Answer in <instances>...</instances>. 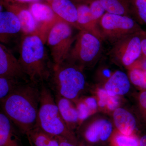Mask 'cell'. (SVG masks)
Masks as SVG:
<instances>
[{"instance_id": "obj_34", "label": "cell", "mask_w": 146, "mask_h": 146, "mask_svg": "<svg viewBox=\"0 0 146 146\" xmlns=\"http://www.w3.org/2000/svg\"><path fill=\"white\" fill-rule=\"evenodd\" d=\"M139 146H146V135L142 136L139 139Z\"/></svg>"}, {"instance_id": "obj_25", "label": "cell", "mask_w": 146, "mask_h": 146, "mask_svg": "<svg viewBox=\"0 0 146 146\" xmlns=\"http://www.w3.org/2000/svg\"><path fill=\"white\" fill-rule=\"evenodd\" d=\"M129 78L134 85L146 89V70L139 68H133L129 72Z\"/></svg>"}, {"instance_id": "obj_6", "label": "cell", "mask_w": 146, "mask_h": 146, "mask_svg": "<svg viewBox=\"0 0 146 146\" xmlns=\"http://www.w3.org/2000/svg\"><path fill=\"white\" fill-rule=\"evenodd\" d=\"M73 27L61 20L51 29L47 37V44L49 48L54 66L65 61L76 39Z\"/></svg>"}, {"instance_id": "obj_16", "label": "cell", "mask_w": 146, "mask_h": 146, "mask_svg": "<svg viewBox=\"0 0 146 146\" xmlns=\"http://www.w3.org/2000/svg\"><path fill=\"white\" fill-rule=\"evenodd\" d=\"M55 100L61 116L68 127L72 131L79 122L78 113L72 101L56 94Z\"/></svg>"}, {"instance_id": "obj_22", "label": "cell", "mask_w": 146, "mask_h": 146, "mask_svg": "<svg viewBox=\"0 0 146 146\" xmlns=\"http://www.w3.org/2000/svg\"><path fill=\"white\" fill-rule=\"evenodd\" d=\"M26 82L18 79L0 76V100L5 98L21 84Z\"/></svg>"}, {"instance_id": "obj_12", "label": "cell", "mask_w": 146, "mask_h": 146, "mask_svg": "<svg viewBox=\"0 0 146 146\" xmlns=\"http://www.w3.org/2000/svg\"><path fill=\"white\" fill-rule=\"evenodd\" d=\"M21 33L22 25L17 16L9 11L0 12V41L8 44L12 38Z\"/></svg>"}, {"instance_id": "obj_11", "label": "cell", "mask_w": 146, "mask_h": 146, "mask_svg": "<svg viewBox=\"0 0 146 146\" xmlns=\"http://www.w3.org/2000/svg\"><path fill=\"white\" fill-rule=\"evenodd\" d=\"M1 4L7 10L13 12L17 16L22 25V35L36 33V22L29 9V3L1 0Z\"/></svg>"}, {"instance_id": "obj_3", "label": "cell", "mask_w": 146, "mask_h": 146, "mask_svg": "<svg viewBox=\"0 0 146 146\" xmlns=\"http://www.w3.org/2000/svg\"><path fill=\"white\" fill-rule=\"evenodd\" d=\"M36 125L46 132L60 136L76 145V139L63 120L50 90L42 84Z\"/></svg>"}, {"instance_id": "obj_33", "label": "cell", "mask_w": 146, "mask_h": 146, "mask_svg": "<svg viewBox=\"0 0 146 146\" xmlns=\"http://www.w3.org/2000/svg\"><path fill=\"white\" fill-rule=\"evenodd\" d=\"M9 2H13L19 3H29L35 2H39L40 0H4Z\"/></svg>"}, {"instance_id": "obj_8", "label": "cell", "mask_w": 146, "mask_h": 146, "mask_svg": "<svg viewBox=\"0 0 146 146\" xmlns=\"http://www.w3.org/2000/svg\"><path fill=\"white\" fill-rule=\"evenodd\" d=\"M141 32L126 35L113 43L110 55L125 66H131L142 55Z\"/></svg>"}, {"instance_id": "obj_26", "label": "cell", "mask_w": 146, "mask_h": 146, "mask_svg": "<svg viewBox=\"0 0 146 146\" xmlns=\"http://www.w3.org/2000/svg\"><path fill=\"white\" fill-rule=\"evenodd\" d=\"M88 6L94 20L98 25V23L106 11L100 0H84Z\"/></svg>"}, {"instance_id": "obj_28", "label": "cell", "mask_w": 146, "mask_h": 146, "mask_svg": "<svg viewBox=\"0 0 146 146\" xmlns=\"http://www.w3.org/2000/svg\"><path fill=\"white\" fill-rule=\"evenodd\" d=\"M78 113L79 122H82L93 113L82 100L77 104L76 106Z\"/></svg>"}, {"instance_id": "obj_19", "label": "cell", "mask_w": 146, "mask_h": 146, "mask_svg": "<svg viewBox=\"0 0 146 146\" xmlns=\"http://www.w3.org/2000/svg\"><path fill=\"white\" fill-rule=\"evenodd\" d=\"M114 123L120 133L126 135H132L136 127L134 117L126 110L117 108L113 114Z\"/></svg>"}, {"instance_id": "obj_30", "label": "cell", "mask_w": 146, "mask_h": 146, "mask_svg": "<svg viewBox=\"0 0 146 146\" xmlns=\"http://www.w3.org/2000/svg\"><path fill=\"white\" fill-rule=\"evenodd\" d=\"M142 55L146 58V31L142 30L140 33Z\"/></svg>"}, {"instance_id": "obj_35", "label": "cell", "mask_w": 146, "mask_h": 146, "mask_svg": "<svg viewBox=\"0 0 146 146\" xmlns=\"http://www.w3.org/2000/svg\"><path fill=\"white\" fill-rule=\"evenodd\" d=\"M46 1L47 2L48 1H52V0H46Z\"/></svg>"}, {"instance_id": "obj_7", "label": "cell", "mask_w": 146, "mask_h": 146, "mask_svg": "<svg viewBox=\"0 0 146 146\" xmlns=\"http://www.w3.org/2000/svg\"><path fill=\"white\" fill-rule=\"evenodd\" d=\"M103 40L114 43L124 36L142 30L138 23L129 16L106 12L98 23Z\"/></svg>"}, {"instance_id": "obj_10", "label": "cell", "mask_w": 146, "mask_h": 146, "mask_svg": "<svg viewBox=\"0 0 146 146\" xmlns=\"http://www.w3.org/2000/svg\"><path fill=\"white\" fill-rule=\"evenodd\" d=\"M0 76L30 82L24 73L18 59L6 46L0 44Z\"/></svg>"}, {"instance_id": "obj_27", "label": "cell", "mask_w": 146, "mask_h": 146, "mask_svg": "<svg viewBox=\"0 0 146 146\" xmlns=\"http://www.w3.org/2000/svg\"><path fill=\"white\" fill-rule=\"evenodd\" d=\"M131 1L138 21L146 27V0H131Z\"/></svg>"}, {"instance_id": "obj_17", "label": "cell", "mask_w": 146, "mask_h": 146, "mask_svg": "<svg viewBox=\"0 0 146 146\" xmlns=\"http://www.w3.org/2000/svg\"><path fill=\"white\" fill-rule=\"evenodd\" d=\"M130 86L127 76L122 71H117L108 80L105 88L110 96H117L126 94Z\"/></svg>"}, {"instance_id": "obj_32", "label": "cell", "mask_w": 146, "mask_h": 146, "mask_svg": "<svg viewBox=\"0 0 146 146\" xmlns=\"http://www.w3.org/2000/svg\"><path fill=\"white\" fill-rule=\"evenodd\" d=\"M57 138L59 142V146H76L63 137L57 136Z\"/></svg>"}, {"instance_id": "obj_15", "label": "cell", "mask_w": 146, "mask_h": 146, "mask_svg": "<svg viewBox=\"0 0 146 146\" xmlns=\"http://www.w3.org/2000/svg\"><path fill=\"white\" fill-rule=\"evenodd\" d=\"M78 10V23L80 30L91 33L103 40L98 25L91 14L88 5L84 2L75 4Z\"/></svg>"}, {"instance_id": "obj_2", "label": "cell", "mask_w": 146, "mask_h": 146, "mask_svg": "<svg viewBox=\"0 0 146 146\" xmlns=\"http://www.w3.org/2000/svg\"><path fill=\"white\" fill-rule=\"evenodd\" d=\"M22 35L18 59L24 73L35 84L48 82L54 63L50 60L44 43L36 33Z\"/></svg>"}, {"instance_id": "obj_14", "label": "cell", "mask_w": 146, "mask_h": 146, "mask_svg": "<svg viewBox=\"0 0 146 146\" xmlns=\"http://www.w3.org/2000/svg\"><path fill=\"white\" fill-rule=\"evenodd\" d=\"M47 3L61 20L80 31L78 23L77 8L71 0H52Z\"/></svg>"}, {"instance_id": "obj_5", "label": "cell", "mask_w": 146, "mask_h": 146, "mask_svg": "<svg viewBox=\"0 0 146 146\" xmlns=\"http://www.w3.org/2000/svg\"><path fill=\"white\" fill-rule=\"evenodd\" d=\"M102 39L91 33L80 31L65 61L83 68L99 56L102 50Z\"/></svg>"}, {"instance_id": "obj_4", "label": "cell", "mask_w": 146, "mask_h": 146, "mask_svg": "<svg viewBox=\"0 0 146 146\" xmlns=\"http://www.w3.org/2000/svg\"><path fill=\"white\" fill-rule=\"evenodd\" d=\"M82 68L67 61L58 66L54 65L48 82L56 94L72 101L76 99L86 84Z\"/></svg>"}, {"instance_id": "obj_21", "label": "cell", "mask_w": 146, "mask_h": 146, "mask_svg": "<svg viewBox=\"0 0 146 146\" xmlns=\"http://www.w3.org/2000/svg\"><path fill=\"white\" fill-rule=\"evenodd\" d=\"M106 12L129 16L131 0H100Z\"/></svg>"}, {"instance_id": "obj_20", "label": "cell", "mask_w": 146, "mask_h": 146, "mask_svg": "<svg viewBox=\"0 0 146 146\" xmlns=\"http://www.w3.org/2000/svg\"><path fill=\"white\" fill-rule=\"evenodd\" d=\"M33 146H59L57 136L46 132L35 125L26 133Z\"/></svg>"}, {"instance_id": "obj_31", "label": "cell", "mask_w": 146, "mask_h": 146, "mask_svg": "<svg viewBox=\"0 0 146 146\" xmlns=\"http://www.w3.org/2000/svg\"><path fill=\"white\" fill-rule=\"evenodd\" d=\"M139 102L146 116V91L142 92L140 95Z\"/></svg>"}, {"instance_id": "obj_29", "label": "cell", "mask_w": 146, "mask_h": 146, "mask_svg": "<svg viewBox=\"0 0 146 146\" xmlns=\"http://www.w3.org/2000/svg\"><path fill=\"white\" fill-rule=\"evenodd\" d=\"M83 100L92 112H94L96 110L98 104L96 100L94 98L89 97Z\"/></svg>"}, {"instance_id": "obj_18", "label": "cell", "mask_w": 146, "mask_h": 146, "mask_svg": "<svg viewBox=\"0 0 146 146\" xmlns=\"http://www.w3.org/2000/svg\"><path fill=\"white\" fill-rule=\"evenodd\" d=\"M13 123L1 111L0 113V146H21Z\"/></svg>"}, {"instance_id": "obj_23", "label": "cell", "mask_w": 146, "mask_h": 146, "mask_svg": "<svg viewBox=\"0 0 146 146\" xmlns=\"http://www.w3.org/2000/svg\"><path fill=\"white\" fill-rule=\"evenodd\" d=\"M99 98L98 104L101 107L106 106L111 110H115L119 104L117 96H110L105 89H100L98 92Z\"/></svg>"}, {"instance_id": "obj_1", "label": "cell", "mask_w": 146, "mask_h": 146, "mask_svg": "<svg viewBox=\"0 0 146 146\" xmlns=\"http://www.w3.org/2000/svg\"><path fill=\"white\" fill-rule=\"evenodd\" d=\"M38 85L23 82L1 101L2 111L25 134L36 124L40 99Z\"/></svg>"}, {"instance_id": "obj_24", "label": "cell", "mask_w": 146, "mask_h": 146, "mask_svg": "<svg viewBox=\"0 0 146 146\" xmlns=\"http://www.w3.org/2000/svg\"><path fill=\"white\" fill-rule=\"evenodd\" d=\"M112 143L113 146H139V139L134 135L119 133L114 136Z\"/></svg>"}, {"instance_id": "obj_13", "label": "cell", "mask_w": 146, "mask_h": 146, "mask_svg": "<svg viewBox=\"0 0 146 146\" xmlns=\"http://www.w3.org/2000/svg\"><path fill=\"white\" fill-rule=\"evenodd\" d=\"M112 131V124L108 120H97L85 128L82 135L89 143L95 144L99 141H107Z\"/></svg>"}, {"instance_id": "obj_9", "label": "cell", "mask_w": 146, "mask_h": 146, "mask_svg": "<svg viewBox=\"0 0 146 146\" xmlns=\"http://www.w3.org/2000/svg\"><path fill=\"white\" fill-rule=\"evenodd\" d=\"M29 9L36 22V34L45 44L51 29L62 20L55 14L48 3L39 1L29 3Z\"/></svg>"}, {"instance_id": "obj_36", "label": "cell", "mask_w": 146, "mask_h": 146, "mask_svg": "<svg viewBox=\"0 0 146 146\" xmlns=\"http://www.w3.org/2000/svg\"></svg>"}]
</instances>
